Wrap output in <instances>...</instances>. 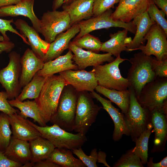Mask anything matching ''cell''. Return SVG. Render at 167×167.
<instances>
[{
	"label": "cell",
	"instance_id": "cell-47",
	"mask_svg": "<svg viewBox=\"0 0 167 167\" xmlns=\"http://www.w3.org/2000/svg\"><path fill=\"white\" fill-rule=\"evenodd\" d=\"M75 0H54L52 3V10H57L63 5L69 4Z\"/></svg>",
	"mask_w": 167,
	"mask_h": 167
},
{
	"label": "cell",
	"instance_id": "cell-14",
	"mask_svg": "<svg viewBox=\"0 0 167 167\" xmlns=\"http://www.w3.org/2000/svg\"><path fill=\"white\" fill-rule=\"evenodd\" d=\"M68 85H71L78 92L94 91L98 85L95 73L92 70H84L65 71L59 73Z\"/></svg>",
	"mask_w": 167,
	"mask_h": 167
},
{
	"label": "cell",
	"instance_id": "cell-41",
	"mask_svg": "<svg viewBox=\"0 0 167 167\" xmlns=\"http://www.w3.org/2000/svg\"><path fill=\"white\" fill-rule=\"evenodd\" d=\"M152 69L156 77H167V58L159 61L154 57Z\"/></svg>",
	"mask_w": 167,
	"mask_h": 167
},
{
	"label": "cell",
	"instance_id": "cell-8",
	"mask_svg": "<svg viewBox=\"0 0 167 167\" xmlns=\"http://www.w3.org/2000/svg\"><path fill=\"white\" fill-rule=\"evenodd\" d=\"M143 108L150 112L167 103V77H156L146 84L136 97Z\"/></svg>",
	"mask_w": 167,
	"mask_h": 167
},
{
	"label": "cell",
	"instance_id": "cell-42",
	"mask_svg": "<svg viewBox=\"0 0 167 167\" xmlns=\"http://www.w3.org/2000/svg\"><path fill=\"white\" fill-rule=\"evenodd\" d=\"M7 99L8 96L6 92L0 91V111L8 115L18 113V110L12 106Z\"/></svg>",
	"mask_w": 167,
	"mask_h": 167
},
{
	"label": "cell",
	"instance_id": "cell-15",
	"mask_svg": "<svg viewBox=\"0 0 167 167\" xmlns=\"http://www.w3.org/2000/svg\"><path fill=\"white\" fill-rule=\"evenodd\" d=\"M68 49L73 54L72 60L77 66L78 70H84L88 67L96 66L104 62H111L114 60L110 53L99 54L90 51H86L70 42Z\"/></svg>",
	"mask_w": 167,
	"mask_h": 167
},
{
	"label": "cell",
	"instance_id": "cell-21",
	"mask_svg": "<svg viewBox=\"0 0 167 167\" xmlns=\"http://www.w3.org/2000/svg\"><path fill=\"white\" fill-rule=\"evenodd\" d=\"M3 152L9 159L22 164V167L31 166V154L28 141L11 136L9 143Z\"/></svg>",
	"mask_w": 167,
	"mask_h": 167
},
{
	"label": "cell",
	"instance_id": "cell-26",
	"mask_svg": "<svg viewBox=\"0 0 167 167\" xmlns=\"http://www.w3.org/2000/svg\"><path fill=\"white\" fill-rule=\"evenodd\" d=\"M132 22L136 30L134 38L126 45L127 52L135 50L141 45H144L146 41L144 37L155 23L151 20L147 11L135 17Z\"/></svg>",
	"mask_w": 167,
	"mask_h": 167
},
{
	"label": "cell",
	"instance_id": "cell-16",
	"mask_svg": "<svg viewBox=\"0 0 167 167\" xmlns=\"http://www.w3.org/2000/svg\"><path fill=\"white\" fill-rule=\"evenodd\" d=\"M152 0H120L111 17L114 20L129 23L147 11Z\"/></svg>",
	"mask_w": 167,
	"mask_h": 167
},
{
	"label": "cell",
	"instance_id": "cell-22",
	"mask_svg": "<svg viewBox=\"0 0 167 167\" xmlns=\"http://www.w3.org/2000/svg\"><path fill=\"white\" fill-rule=\"evenodd\" d=\"M8 115L12 133L15 137L29 142L41 136L39 131L20 114L19 111Z\"/></svg>",
	"mask_w": 167,
	"mask_h": 167
},
{
	"label": "cell",
	"instance_id": "cell-43",
	"mask_svg": "<svg viewBox=\"0 0 167 167\" xmlns=\"http://www.w3.org/2000/svg\"><path fill=\"white\" fill-rule=\"evenodd\" d=\"M23 165L8 158L4 152L0 151V167H21Z\"/></svg>",
	"mask_w": 167,
	"mask_h": 167
},
{
	"label": "cell",
	"instance_id": "cell-49",
	"mask_svg": "<svg viewBox=\"0 0 167 167\" xmlns=\"http://www.w3.org/2000/svg\"><path fill=\"white\" fill-rule=\"evenodd\" d=\"M106 155L105 153L101 151H100L97 153V161L99 163H101L104 164V165L108 167H110L107 163L106 158Z\"/></svg>",
	"mask_w": 167,
	"mask_h": 167
},
{
	"label": "cell",
	"instance_id": "cell-34",
	"mask_svg": "<svg viewBox=\"0 0 167 167\" xmlns=\"http://www.w3.org/2000/svg\"><path fill=\"white\" fill-rule=\"evenodd\" d=\"M72 42L80 48L96 53L100 51L102 44L98 38L89 33L79 38H75Z\"/></svg>",
	"mask_w": 167,
	"mask_h": 167
},
{
	"label": "cell",
	"instance_id": "cell-29",
	"mask_svg": "<svg viewBox=\"0 0 167 167\" xmlns=\"http://www.w3.org/2000/svg\"><path fill=\"white\" fill-rule=\"evenodd\" d=\"M13 107L18 108L19 113L25 118H32L35 122H37L41 126L46 125L42 116L35 100L33 101H20L16 99L8 100Z\"/></svg>",
	"mask_w": 167,
	"mask_h": 167
},
{
	"label": "cell",
	"instance_id": "cell-25",
	"mask_svg": "<svg viewBox=\"0 0 167 167\" xmlns=\"http://www.w3.org/2000/svg\"><path fill=\"white\" fill-rule=\"evenodd\" d=\"M94 1L75 0L69 4L62 6L63 10L66 11L69 15L71 26L93 16Z\"/></svg>",
	"mask_w": 167,
	"mask_h": 167
},
{
	"label": "cell",
	"instance_id": "cell-4",
	"mask_svg": "<svg viewBox=\"0 0 167 167\" xmlns=\"http://www.w3.org/2000/svg\"><path fill=\"white\" fill-rule=\"evenodd\" d=\"M29 123L40 133L41 136L49 140L55 148L71 150L81 147L87 140L85 135L74 134L66 131L56 124L41 126L28 120Z\"/></svg>",
	"mask_w": 167,
	"mask_h": 167
},
{
	"label": "cell",
	"instance_id": "cell-50",
	"mask_svg": "<svg viewBox=\"0 0 167 167\" xmlns=\"http://www.w3.org/2000/svg\"><path fill=\"white\" fill-rule=\"evenodd\" d=\"M20 1V0H0V8L16 4Z\"/></svg>",
	"mask_w": 167,
	"mask_h": 167
},
{
	"label": "cell",
	"instance_id": "cell-13",
	"mask_svg": "<svg viewBox=\"0 0 167 167\" xmlns=\"http://www.w3.org/2000/svg\"><path fill=\"white\" fill-rule=\"evenodd\" d=\"M151 113L155 138L150 152L161 153L165 151L167 140V103L161 108L154 109Z\"/></svg>",
	"mask_w": 167,
	"mask_h": 167
},
{
	"label": "cell",
	"instance_id": "cell-19",
	"mask_svg": "<svg viewBox=\"0 0 167 167\" xmlns=\"http://www.w3.org/2000/svg\"><path fill=\"white\" fill-rule=\"evenodd\" d=\"M35 0H20L15 5L0 8V17L23 16L28 18L33 27L40 33L41 21L35 15L33 10Z\"/></svg>",
	"mask_w": 167,
	"mask_h": 167
},
{
	"label": "cell",
	"instance_id": "cell-7",
	"mask_svg": "<svg viewBox=\"0 0 167 167\" xmlns=\"http://www.w3.org/2000/svg\"><path fill=\"white\" fill-rule=\"evenodd\" d=\"M88 92H78L74 130L75 132L86 135L95 121L101 107L94 102Z\"/></svg>",
	"mask_w": 167,
	"mask_h": 167
},
{
	"label": "cell",
	"instance_id": "cell-36",
	"mask_svg": "<svg viewBox=\"0 0 167 167\" xmlns=\"http://www.w3.org/2000/svg\"><path fill=\"white\" fill-rule=\"evenodd\" d=\"M113 167H143L140 158L133 151V148L123 154L113 165Z\"/></svg>",
	"mask_w": 167,
	"mask_h": 167
},
{
	"label": "cell",
	"instance_id": "cell-33",
	"mask_svg": "<svg viewBox=\"0 0 167 167\" xmlns=\"http://www.w3.org/2000/svg\"><path fill=\"white\" fill-rule=\"evenodd\" d=\"M152 128L151 122L149 124L147 129L135 140V146L132 148L133 151L140 158L143 165L146 164L148 161V140L153 131Z\"/></svg>",
	"mask_w": 167,
	"mask_h": 167
},
{
	"label": "cell",
	"instance_id": "cell-48",
	"mask_svg": "<svg viewBox=\"0 0 167 167\" xmlns=\"http://www.w3.org/2000/svg\"><path fill=\"white\" fill-rule=\"evenodd\" d=\"M152 1L167 15V0H152Z\"/></svg>",
	"mask_w": 167,
	"mask_h": 167
},
{
	"label": "cell",
	"instance_id": "cell-1",
	"mask_svg": "<svg viewBox=\"0 0 167 167\" xmlns=\"http://www.w3.org/2000/svg\"><path fill=\"white\" fill-rule=\"evenodd\" d=\"M67 85L66 81L60 75L48 77L39 96L34 99L46 124L56 113L62 92Z\"/></svg>",
	"mask_w": 167,
	"mask_h": 167
},
{
	"label": "cell",
	"instance_id": "cell-9",
	"mask_svg": "<svg viewBox=\"0 0 167 167\" xmlns=\"http://www.w3.org/2000/svg\"><path fill=\"white\" fill-rule=\"evenodd\" d=\"M41 21L40 33L45 40L50 43L58 35L71 27L68 13L65 11H48L43 13Z\"/></svg>",
	"mask_w": 167,
	"mask_h": 167
},
{
	"label": "cell",
	"instance_id": "cell-31",
	"mask_svg": "<svg viewBox=\"0 0 167 167\" xmlns=\"http://www.w3.org/2000/svg\"><path fill=\"white\" fill-rule=\"evenodd\" d=\"M47 159L62 167H85L79 159L73 155L72 150L64 148H55Z\"/></svg>",
	"mask_w": 167,
	"mask_h": 167
},
{
	"label": "cell",
	"instance_id": "cell-37",
	"mask_svg": "<svg viewBox=\"0 0 167 167\" xmlns=\"http://www.w3.org/2000/svg\"><path fill=\"white\" fill-rule=\"evenodd\" d=\"M151 21L159 25L167 34V21L166 15L161 10H160L152 2L149 5L147 10Z\"/></svg>",
	"mask_w": 167,
	"mask_h": 167
},
{
	"label": "cell",
	"instance_id": "cell-12",
	"mask_svg": "<svg viewBox=\"0 0 167 167\" xmlns=\"http://www.w3.org/2000/svg\"><path fill=\"white\" fill-rule=\"evenodd\" d=\"M167 34L155 23L144 37L147 41L145 45H141L135 50H140L148 56L153 55L158 61L167 58Z\"/></svg>",
	"mask_w": 167,
	"mask_h": 167
},
{
	"label": "cell",
	"instance_id": "cell-35",
	"mask_svg": "<svg viewBox=\"0 0 167 167\" xmlns=\"http://www.w3.org/2000/svg\"><path fill=\"white\" fill-rule=\"evenodd\" d=\"M8 115L0 114V151L4 152L8 146L11 137L12 131L10 127Z\"/></svg>",
	"mask_w": 167,
	"mask_h": 167
},
{
	"label": "cell",
	"instance_id": "cell-17",
	"mask_svg": "<svg viewBox=\"0 0 167 167\" xmlns=\"http://www.w3.org/2000/svg\"><path fill=\"white\" fill-rule=\"evenodd\" d=\"M14 23L20 34L28 38L32 50L38 57L43 61L50 43L42 40L35 29L29 25L25 20L18 19Z\"/></svg>",
	"mask_w": 167,
	"mask_h": 167
},
{
	"label": "cell",
	"instance_id": "cell-2",
	"mask_svg": "<svg viewBox=\"0 0 167 167\" xmlns=\"http://www.w3.org/2000/svg\"><path fill=\"white\" fill-rule=\"evenodd\" d=\"M153 58L151 56L146 55L141 52L135 54L128 60L131 66L126 79L136 97L139 96L146 84L156 77L152 69Z\"/></svg>",
	"mask_w": 167,
	"mask_h": 167
},
{
	"label": "cell",
	"instance_id": "cell-6",
	"mask_svg": "<svg viewBox=\"0 0 167 167\" xmlns=\"http://www.w3.org/2000/svg\"><path fill=\"white\" fill-rule=\"evenodd\" d=\"M128 89L130 92L129 107L127 113L124 114V118L131 139L135 142L151 122V113L139 104L132 88L129 87Z\"/></svg>",
	"mask_w": 167,
	"mask_h": 167
},
{
	"label": "cell",
	"instance_id": "cell-51",
	"mask_svg": "<svg viewBox=\"0 0 167 167\" xmlns=\"http://www.w3.org/2000/svg\"><path fill=\"white\" fill-rule=\"evenodd\" d=\"M4 41V38L2 36L0 35V42H2Z\"/></svg>",
	"mask_w": 167,
	"mask_h": 167
},
{
	"label": "cell",
	"instance_id": "cell-40",
	"mask_svg": "<svg viewBox=\"0 0 167 167\" xmlns=\"http://www.w3.org/2000/svg\"><path fill=\"white\" fill-rule=\"evenodd\" d=\"M120 0H94L93 7V16H95L113 8L114 5Z\"/></svg>",
	"mask_w": 167,
	"mask_h": 167
},
{
	"label": "cell",
	"instance_id": "cell-38",
	"mask_svg": "<svg viewBox=\"0 0 167 167\" xmlns=\"http://www.w3.org/2000/svg\"><path fill=\"white\" fill-rule=\"evenodd\" d=\"M73 154L76 156L81 161L88 167H97V149L94 148L91 151L89 156L87 155L81 147L72 150Z\"/></svg>",
	"mask_w": 167,
	"mask_h": 167
},
{
	"label": "cell",
	"instance_id": "cell-28",
	"mask_svg": "<svg viewBox=\"0 0 167 167\" xmlns=\"http://www.w3.org/2000/svg\"><path fill=\"white\" fill-rule=\"evenodd\" d=\"M95 90L116 104L123 114H125L127 113L130 102V92L129 89L119 91L108 89L98 85Z\"/></svg>",
	"mask_w": 167,
	"mask_h": 167
},
{
	"label": "cell",
	"instance_id": "cell-32",
	"mask_svg": "<svg viewBox=\"0 0 167 167\" xmlns=\"http://www.w3.org/2000/svg\"><path fill=\"white\" fill-rule=\"evenodd\" d=\"M48 77L39 75L36 73L31 80L23 87L15 99L23 101L27 99L37 98Z\"/></svg>",
	"mask_w": 167,
	"mask_h": 167
},
{
	"label": "cell",
	"instance_id": "cell-18",
	"mask_svg": "<svg viewBox=\"0 0 167 167\" xmlns=\"http://www.w3.org/2000/svg\"><path fill=\"white\" fill-rule=\"evenodd\" d=\"M90 93L93 98L96 99L101 103L103 109L107 112L113 120L114 125L112 135L113 140L116 142L119 141L123 135L130 136V133L125 122L124 114L119 111V109L114 107L110 101L103 98L94 91Z\"/></svg>",
	"mask_w": 167,
	"mask_h": 167
},
{
	"label": "cell",
	"instance_id": "cell-3",
	"mask_svg": "<svg viewBox=\"0 0 167 167\" xmlns=\"http://www.w3.org/2000/svg\"><path fill=\"white\" fill-rule=\"evenodd\" d=\"M78 92L71 85L65 86L61 94L56 113L49 122L65 130L73 131Z\"/></svg>",
	"mask_w": 167,
	"mask_h": 167
},
{
	"label": "cell",
	"instance_id": "cell-27",
	"mask_svg": "<svg viewBox=\"0 0 167 167\" xmlns=\"http://www.w3.org/2000/svg\"><path fill=\"white\" fill-rule=\"evenodd\" d=\"M128 32L124 29L110 34V39L102 43L100 51L110 53L116 57L122 51L127 52L126 45L132 40L131 37L127 36Z\"/></svg>",
	"mask_w": 167,
	"mask_h": 167
},
{
	"label": "cell",
	"instance_id": "cell-39",
	"mask_svg": "<svg viewBox=\"0 0 167 167\" xmlns=\"http://www.w3.org/2000/svg\"><path fill=\"white\" fill-rule=\"evenodd\" d=\"M13 23L14 22L13 19L6 20L0 18V32L4 37V41L10 40L9 38L6 34V32L9 31L18 35L22 38L24 43L29 45L27 39L13 27L11 24Z\"/></svg>",
	"mask_w": 167,
	"mask_h": 167
},
{
	"label": "cell",
	"instance_id": "cell-45",
	"mask_svg": "<svg viewBox=\"0 0 167 167\" xmlns=\"http://www.w3.org/2000/svg\"><path fill=\"white\" fill-rule=\"evenodd\" d=\"M15 46L14 43L10 41L0 42V54L3 52H11Z\"/></svg>",
	"mask_w": 167,
	"mask_h": 167
},
{
	"label": "cell",
	"instance_id": "cell-46",
	"mask_svg": "<svg viewBox=\"0 0 167 167\" xmlns=\"http://www.w3.org/2000/svg\"><path fill=\"white\" fill-rule=\"evenodd\" d=\"M153 158L150 157L148 161H147V167H167V157H164L160 162L158 163L153 162Z\"/></svg>",
	"mask_w": 167,
	"mask_h": 167
},
{
	"label": "cell",
	"instance_id": "cell-11",
	"mask_svg": "<svg viewBox=\"0 0 167 167\" xmlns=\"http://www.w3.org/2000/svg\"><path fill=\"white\" fill-rule=\"evenodd\" d=\"M8 65L0 71V83L6 90L9 100L15 99L20 93L21 72L20 54L15 51L9 54Z\"/></svg>",
	"mask_w": 167,
	"mask_h": 167
},
{
	"label": "cell",
	"instance_id": "cell-30",
	"mask_svg": "<svg viewBox=\"0 0 167 167\" xmlns=\"http://www.w3.org/2000/svg\"><path fill=\"white\" fill-rule=\"evenodd\" d=\"M29 142L31 154L30 162L33 165L36 162L47 159L55 148L49 140L41 136Z\"/></svg>",
	"mask_w": 167,
	"mask_h": 167
},
{
	"label": "cell",
	"instance_id": "cell-10",
	"mask_svg": "<svg viewBox=\"0 0 167 167\" xmlns=\"http://www.w3.org/2000/svg\"><path fill=\"white\" fill-rule=\"evenodd\" d=\"M113 12V11L110 9L97 16L79 22L78 24L80 31L75 38H79L96 30L109 29L111 27L123 28L134 34L135 33L136 27L132 21L126 23L114 20L111 17Z\"/></svg>",
	"mask_w": 167,
	"mask_h": 167
},
{
	"label": "cell",
	"instance_id": "cell-20",
	"mask_svg": "<svg viewBox=\"0 0 167 167\" xmlns=\"http://www.w3.org/2000/svg\"><path fill=\"white\" fill-rule=\"evenodd\" d=\"M21 72L19 79L20 88H23L37 72L42 69L44 62L31 49L27 48L20 58Z\"/></svg>",
	"mask_w": 167,
	"mask_h": 167
},
{
	"label": "cell",
	"instance_id": "cell-23",
	"mask_svg": "<svg viewBox=\"0 0 167 167\" xmlns=\"http://www.w3.org/2000/svg\"><path fill=\"white\" fill-rule=\"evenodd\" d=\"M79 31L77 24L71 26L66 32L58 35L55 40L50 43L44 59V62L53 60L60 56L65 50L68 49L71 40L79 33Z\"/></svg>",
	"mask_w": 167,
	"mask_h": 167
},
{
	"label": "cell",
	"instance_id": "cell-24",
	"mask_svg": "<svg viewBox=\"0 0 167 167\" xmlns=\"http://www.w3.org/2000/svg\"><path fill=\"white\" fill-rule=\"evenodd\" d=\"M73 57L72 52L69 49L65 55L44 62L42 69L36 74L39 75L49 77L67 70H77V66L73 63Z\"/></svg>",
	"mask_w": 167,
	"mask_h": 167
},
{
	"label": "cell",
	"instance_id": "cell-5",
	"mask_svg": "<svg viewBox=\"0 0 167 167\" xmlns=\"http://www.w3.org/2000/svg\"><path fill=\"white\" fill-rule=\"evenodd\" d=\"M128 59L122 58L120 55L111 62L104 65L93 67L92 70L97 81L98 85L106 88L122 91L130 86L128 79L121 75L119 65Z\"/></svg>",
	"mask_w": 167,
	"mask_h": 167
},
{
	"label": "cell",
	"instance_id": "cell-44",
	"mask_svg": "<svg viewBox=\"0 0 167 167\" xmlns=\"http://www.w3.org/2000/svg\"><path fill=\"white\" fill-rule=\"evenodd\" d=\"M34 167H61L59 165L47 159L41 160L33 164Z\"/></svg>",
	"mask_w": 167,
	"mask_h": 167
}]
</instances>
